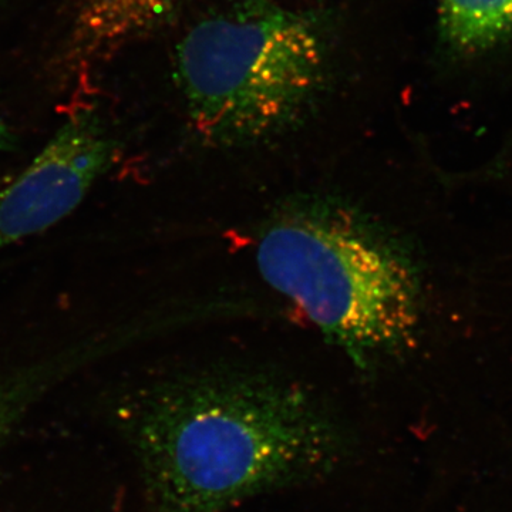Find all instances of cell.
<instances>
[{
    "mask_svg": "<svg viewBox=\"0 0 512 512\" xmlns=\"http://www.w3.org/2000/svg\"><path fill=\"white\" fill-rule=\"evenodd\" d=\"M198 0H76L64 67L80 87L120 50L173 23Z\"/></svg>",
    "mask_w": 512,
    "mask_h": 512,
    "instance_id": "5b68a950",
    "label": "cell"
},
{
    "mask_svg": "<svg viewBox=\"0 0 512 512\" xmlns=\"http://www.w3.org/2000/svg\"><path fill=\"white\" fill-rule=\"evenodd\" d=\"M107 342L89 338L35 365L0 373V448L47 392L104 356Z\"/></svg>",
    "mask_w": 512,
    "mask_h": 512,
    "instance_id": "8992f818",
    "label": "cell"
},
{
    "mask_svg": "<svg viewBox=\"0 0 512 512\" xmlns=\"http://www.w3.org/2000/svg\"><path fill=\"white\" fill-rule=\"evenodd\" d=\"M255 261L265 284L362 372L406 346L419 322L412 262L343 198L305 194L276 207L259 229Z\"/></svg>",
    "mask_w": 512,
    "mask_h": 512,
    "instance_id": "7a4b0ae2",
    "label": "cell"
},
{
    "mask_svg": "<svg viewBox=\"0 0 512 512\" xmlns=\"http://www.w3.org/2000/svg\"><path fill=\"white\" fill-rule=\"evenodd\" d=\"M441 43L474 57L512 43V0H436Z\"/></svg>",
    "mask_w": 512,
    "mask_h": 512,
    "instance_id": "52a82bcc",
    "label": "cell"
},
{
    "mask_svg": "<svg viewBox=\"0 0 512 512\" xmlns=\"http://www.w3.org/2000/svg\"><path fill=\"white\" fill-rule=\"evenodd\" d=\"M12 144V134H10V131L8 130V127H6V124L3 123L2 120H0V151L10 150V148H12Z\"/></svg>",
    "mask_w": 512,
    "mask_h": 512,
    "instance_id": "ba28073f",
    "label": "cell"
},
{
    "mask_svg": "<svg viewBox=\"0 0 512 512\" xmlns=\"http://www.w3.org/2000/svg\"><path fill=\"white\" fill-rule=\"evenodd\" d=\"M120 416L153 512H225L329 477L352 454L315 390L259 367L160 377L124 397Z\"/></svg>",
    "mask_w": 512,
    "mask_h": 512,
    "instance_id": "6da1fadb",
    "label": "cell"
},
{
    "mask_svg": "<svg viewBox=\"0 0 512 512\" xmlns=\"http://www.w3.org/2000/svg\"><path fill=\"white\" fill-rule=\"evenodd\" d=\"M329 74L320 20L271 0L207 13L175 56L191 126L217 147L251 146L291 130L318 103Z\"/></svg>",
    "mask_w": 512,
    "mask_h": 512,
    "instance_id": "3957f363",
    "label": "cell"
},
{
    "mask_svg": "<svg viewBox=\"0 0 512 512\" xmlns=\"http://www.w3.org/2000/svg\"><path fill=\"white\" fill-rule=\"evenodd\" d=\"M117 144L99 114H70L42 153L0 194V251L73 212L110 170Z\"/></svg>",
    "mask_w": 512,
    "mask_h": 512,
    "instance_id": "277c9868",
    "label": "cell"
}]
</instances>
